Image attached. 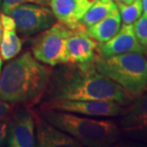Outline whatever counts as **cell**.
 Masks as SVG:
<instances>
[{"label": "cell", "mask_w": 147, "mask_h": 147, "mask_svg": "<svg viewBox=\"0 0 147 147\" xmlns=\"http://www.w3.org/2000/svg\"><path fill=\"white\" fill-rule=\"evenodd\" d=\"M36 128V143L40 147H76L81 146L73 137L59 130L32 110Z\"/></svg>", "instance_id": "obj_12"}, {"label": "cell", "mask_w": 147, "mask_h": 147, "mask_svg": "<svg viewBox=\"0 0 147 147\" xmlns=\"http://www.w3.org/2000/svg\"><path fill=\"white\" fill-rule=\"evenodd\" d=\"M71 33L72 29L62 22L55 23L33 39L32 54L38 61L49 66L65 64L66 40Z\"/></svg>", "instance_id": "obj_5"}, {"label": "cell", "mask_w": 147, "mask_h": 147, "mask_svg": "<svg viewBox=\"0 0 147 147\" xmlns=\"http://www.w3.org/2000/svg\"><path fill=\"white\" fill-rule=\"evenodd\" d=\"M50 0H3L2 1V11L6 14H11V11L13 10L16 6L20 4H25V3H34V4L39 5H47L49 4Z\"/></svg>", "instance_id": "obj_18"}, {"label": "cell", "mask_w": 147, "mask_h": 147, "mask_svg": "<svg viewBox=\"0 0 147 147\" xmlns=\"http://www.w3.org/2000/svg\"><path fill=\"white\" fill-rule=\"evenodd\" d=\"M117 9V5L114 0H109L107 2H102L99 0H96L93 5L88 9L86 13H84L83 17L80 20V23L85 28H88L98 21H100L111 13Z\"/></svg>", "instance_id": "obj_15"}, {"label": "cell", "mask_w": 147, "mask_h": 147, "mask_svg": "<svg viewBox=\"0 0 147 147\" xmlns=\"http://www.w3.org/2000/svg\"><path fill=\"white\" fill-rule=\"evenodd\" d=\"M129 52L145 53L144 47L140 43L135 34L133 24H123L116 36L98 45L96 53L102 57H111Z\"/></svg>", "instance_id": "obj_11"}, {"label": "cell", "mask_w": 147, "mask_h": 147, "mask_svg": "<svg viewBox=\"0 0 147 147\" xmlns=\"http://www.w3.org/2000/svg\"><path fill=\"white\" fill-rule=\"evenodd\" d=\"M96 0H50L49 4L55 19L71 29L83 26L80 23L84 13Z\"/></svg>", "instance_id": "obj_13"}, {"label": "cell", "mask_w": 147, "mask_h": 147, "mask_svg": "<svg viewBox=\"0 0 147 147\" xmlns=\"http://www.w3.org/2000/svg\"><path fill=\"white\" fill-rule=\"evenodd\" d=\"M22 48V41L17 36L16 30L2 29L0 41V57L3 60H10L19 54Z\"/></svg>", "instance_id": "obj_16"}, {"label": "cell", "mask_w": 147, "mask_h": 147, "mask_svg": "<svg viewBox=\"0 0 147 147\" xmlns=\"http://www.w3.org/2000/svg\"><path fill=\"white\" fill-rule=\"evenodd\" d=\"M98 71L120 85L132 98L147 90V58L144 54L129 52L94 59Z\"/></svg>", "instance_id": "obj_4"}, {"label": "cell", "mask_w": 147, "mask_h": 147, "mask_svg": "<svg viewBox=\"0 0 147 147\" xmlns=\"http://www.w3.org/2000/svg\"><path fill=\"white\" fill-rule=\"evenodd\" d=\"M127 105L120 115V132L131 139L147 143V90Z\"/></svg>", "instance_id": "obj_8"}, {"label": "cell", "mask_w": 147, "mask_h": 147, "mask_svg": "<svg viewBox=\"0 0 147 147\" xmlns=\"http://www.w3.org/2000/svg\"><path fill=\"white\" fill-rule=\"evenodd\" d=\"M98 47V41L87 33L84 26L72 29V33L66 40L65 64L85 65L94 62Z\"/></svg>", "instance_id": "obj_9"}, {"label": "cell", "mask_w": 147, "mask_h": 147, "mask_svg": "<svg viewBox=\"0 0 147 147\" xmlns=\"http://www.w3.org/2000/svg\"><path fill=\"white\" fill-rule=\"evenodd\" d=\"M10 119H0V145H1L2 143L5 142V140L7 139Z\"/></svg>", "instance_id": "obj_22"}, {"label": "cell", "mask_w": 147, "mask_h": 147, "mask_svg": "<svg viewBox=\"0 0 147 147\" xmlns=\"http://www.w3.org/2000/svg\"><path fill=\"white\" fill-rule=\"evenodd\" d=\"M133 26L135 34L142 45L147 39V14L144 13L143 16H140V18L133 23Z\"/></svg>", "instance_id": "obj_19"}, {"label": "cell", "mask_w": 147, "mask_h": 147, "mask_svg": "<svg viewBox=\"0 0 147 147\" xmlns=\"http://www.w3.org/2000/svg\"><path fill=\"white\" fill-rule=\"evenodd\" d=\"M123 24H133L142 13V0H134L129 4H117Z\"/></svg>", "instance_id": "obj_17"}, {"label": "cell", "mask_w": 147, "mask_h": 147, "mask_svg": "<svg viewBox=\"0 0 147 147\" xmlns=\"http://www.w3.org/2000/svg\"><path fill=\"white\" fill-rule=\"evenodd\" d=\"M46 90L47 100H111L121 105L133 100L120 85L99 73L94 62L85 65L69 64L53 72Z\"/></svg>", "instance_id": "obj_1"}, {"label": "cell", "mask_w": 147, "mask_h": 147, "mask_svg": "<svg viewBox=\"0 0 147 147\" xmlns=\"http://www.w3.org/2000/svg\"><path fill=\"white\" fill-rule=\"evenodd\" d=\"M52 69L31 52L10 61L0 75V99L13 104L33 105L45 95Z\"/></svg>", "instance_id": "obj_2"}, {"label": "cell", "mask_w": 147, "mask_h": 147, "mask_svg": "<svg viewBox=\"0 0 147 147\" xmlns=\"http://www.w3.org/2000/svg\"><path fill=\"white\" fill-rule=\"evenodd\" d=\"M1 37H2V26H1V22H0V41H1Z\"/></svg>", "instance_id": "obj_25"}, {"label": "cell", "mask_w": 147, "mask_h": 147, "mask_svg": "<svg viewBox=\"0 0 147 147\" xmlns=\"http://www.w3.org/2000/svg\"><path fill=\"white\" fill-rule=\"evenodd\" d=\"M36 123L31 109L19 107L11 115L9 122L7 143L10 147L36 146Z\"/></svg>", "instance_id": "obj_10"}, {"label": "cell", "mask_w": 147, "mask_h": 147, "mask_svg": "<svg viewBox=\"0 0 147 147\" xmlns=\"http://www.w3.org/2000/svg\"><path fill=\"white\" fill-rule=\"evenodd\" d=\"M10 16L16 21V31L25 36H32L55 24V17L45 5L25 3L16 6Z\"/></svg>", "instance_id": "obj_6"}, {"label": "cell", "mask_w": 147, "mask_h": 147, "mask_svg": "<svg viewBox=\"0 0 147 147\" xmlns=\"http://www.w3.org/2000/svg\"><path fill=\"white\" fill-rule=\"evenodd\" d=\"M114 1L116 2V4H129L134 0H114Z\"/></svg>", "instance_id": "obj_23"}, {"label": "cell", "mask_w": 147, "mask_h": 147, "mask_svg": "<svg viewBox=\"0 0 147 147\" xmlns=\"http://www.w3.org/2000/svg\"><path fill=\"white\" fill-rule=\"evenodd\" d=\"M0 22H1L2 29H5V30H16V21L13 18V16H10V14L2 13L0 14Z\"/></svg>", "instance_id": "obj_21"}, {"label": "cell", "mask_w": 147, "mask_h": 147, "mask_svg": "<svg viewBox=\"0 0 147 147\" xmlns=\"http://www.w3.org/2000/svg\"><path fill=\"white\" fill-rule=\"evenodd\" d=\"M0 7H1V0H0Z\"/></svg>", "instance_id": "obj_29"}, {"label": "cell", "mask_w": 147, "mask_h": 147, "mask_svg": "<svg viewBox=\"0 0 147 147\" xmlns=\"http://www.w3.org/2000/svg\"><path fill=\"white\" fill-rule=\"evenodd\" d=\"M13 112V103L0 99V119H10Z\"/></svg>", "instance_id": "obj_20"}, {"label": "cell", "mask_w": 147, "mask_h": 147, "mask_svg": "<svg viewBox=\"0 0 147 147\" xmlns=\"http://www.w3.org/2000/svg\"><path fill=\"white\" fill-rule=\"evenodd\" d=\"M121 27V17L119 9L100 21L87 28V33L98 43H104L117 34Z\"/></svg>", "instance_id": "obj_14"}, {"label": "cell", "mask_w": 147, "mask_h": 147, "mask_svg": "<svg viewBox=\"0 0 147 147\" xmlns=\"http://www.w3.org/2000/svg\"><path fill=\"white\" fill-rule=\"evenodd\" d=\"M142 46L144 47V49H145V51H147V39L145 40V42L142 44Z\"/></svg>", "instance_id": "obj_26"}, {"label": "cell", "mask_w": 147, "mask_h": 147, "mask_svg": "<svg viewBox=\"0 0 147 147\" xmlns=\"http://www.w3.org/2000/svg\"><path fill=\"white\" fill-rule=\"evenodd\" d=\"M0 71H1V57H0Z\"/></svg>", "instance_id": "obj_27"}, {"label": "cell", "mask_w": 147, "mask_h": 147, "mask_svg": "<svg viewBox=\"0 0 147 147\" xmlns=\"http://www.w3.org/2000/svg\"><path fill=\"white\" fill-rule=\"evenodd\" d=\"M99 1H102V2H107V1H109V0H99Z\"/></svg>", "instance_id": "obj_28"}, {"label": "cell", "mask_w": 147, "mask_h": 147, "mask_svg": "<svg viewBox=\"0 0 147 147\" xmlns=\"http://www.w3.org/2000/svg\"><path fill=\"white\" fill-rule=\"evenodd\" d=\"M37 113L59 130L69 134L80 145L110 146L119 142L121 136L119 126L109 119H90L51 109H39Z\"/></svg>", "instance_id": "obj_3"}, {"label": "cell", "mask_w": 147, "mask_h": 147, "mask_svg": "<svg viewBox=\"0 0 147 147\" xmlns=\"http://www.w3.org/2000/svg\"><path fill=\"white\" fill-rule=\"evenodd\" d=\"M142 3L143 11H144L145 14H147V0H142Z\"/></svg>", "instance_id": "obj_24"}, {"label": "cell", "mask_w": 147, "mask_h": 147, "mask_svg": "<svg viewBox=\"0 0 147 147\" xmlns=\"http://www.w3.org/2000/svg\"><path fill=\"white\" fill-rule=\"evenodd\" d=\"M39 109H51L90 117H117L122 114L124 107L111 100H75V99H48Z\"/></svg>", "instance_id": "obj_7"}]
</instances>
